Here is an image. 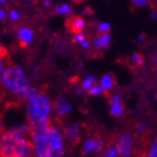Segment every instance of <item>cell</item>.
<instances>
[{"label":"cell","mask_w":157,"mask_h":157,"mask_svg":"<svg viewBox=\"0 0 157 157\" xmlns=\"http://www.w3.org/2000/svg\"><path fill=\"white\" fill-rule=\"evenodd\" d=\"M30 140L34 157H63L65 154L64 135L53 124L32 127Z\"/></svg>","instance_id":"cell-1"},{"label":"cell","mask_w":157,"mask_h":157,"mask_svg":"<svg viewBox=\"0 0 157 157\" xmlns=\"http://www.w3.org/2000/svg\"><path fill=\"white\" fill-rule=\"evenodd\" d=\"M1 157H34L30 136L24 135L15 127L3 131L0 139Z\"/></svg>","instance_id":"cell-2"},{"label":"cell","mask_w":157,"mask_h":157,"mask_svg":"<svg viewBox=\"0 0 157 157\" xmlns=\"http://www.w3.org/2000/svg\"><path fill=\"white\" fill-rule=\"evenodd\" d=\"M52 107V102L45 94L33 91L27 98V118L30 127L48 124Z\"/></svg>","instance_id":"cell-3"},{"label":"cell","mask_w":157,"mask_h":157,"mask_svg":"<svg viewBox=\"0 0 157 157\" xmlns=\"http://www.w3.org/2000/svg\"><path fill=\"white\" fill-rule=\"evenodd\" d=\"M2 84L11 93L17 94L21 98H28L33 93V89H30L29 82L24 74L21 67L17 65H9L1 71Z\"/></svg>","instance_id":"cell-4"},{"label":"cell","mask_w":157,"mask_h":157,"mask_svg":"<svg viewBox=\"0 0 157 157\" xmlns=\"http://www.w3.org/2000/svg\"><path fill=\"white\" fill-rule=\"evenodd\" d=\"M120 157H132L135 151V139L131 134L124 132L118 137L116 141Z\"/></svg>","instance_id":"cell-5"},{"label":"cell","mask_w":157,"mask_h":157,"mask_svg":"<svg viewBox=\"0 0 157 157\" xmlns=\"http://www.w3.org/2000/svg\"><path fill=\"white\" fill-rule=\"evenodd\" d=\"M105 141L100 137H88L81 145V151L84 155L99 154L105 151Z\"/></svg>","instance_id":"cell-6"},{"label":"cell","mask_w":157,"mask_h":157,"mask_svg":"<svg viewBox=\"0 0 157 157\" xmlns=\"http://www.w3.org/2000/svg\"><path fill=\"white\" fill-rule=\"evenodd\" d=\"M63 135L67 143L71 145H76L80 143L82 137L81 126L78 122H69L63 126Z\"/></svg>","instance_id":"cell-7"},{"label":"cell","mask_w":157,"mask_h":157,"mask_svg":"<svg viewBox=\"0 0 157 157\" xmlns=\"http://www.w3.org/2000/svg\"><path fill=\"white\" fill-rule=\"evenodd\" d=\"M72 110V105L65 98L59 97L54 102V112L56 117H64L67 113H70Z\"/></svg>","instance_id":"cell-8"},{"label":"cell","mask_w":157,"mask_h":157,"mask_svg":"<svg viewBox=\"0 0 157 157\" xmlns=\"http://www.w3.org/2000/svg\"><path fill=\"white\" fill-rule=\"evenodd\" d=\"M84 26H85V21L78 16L69 17L67 20H66V27H67V29L71 33L74 34V35L82 34V30L84 29Z\"/></svg>","instance_id":"cell-9"},{"label":"cell","mask_w":157,"mask_h":157,"mask_svg":"<svg viewBox=\"0 0 157 157\" xmlns=\"http://www.w3.org/2000/svg\"><path fill=\"white\" fill-rule=\"evenodd\" d=\"M18 38H19L20 45L25 47V46L29 45L33 40V32L29 28H26V27L20 28L18 30Z\"/></svg>","instance_id":"cell-10"},{"label":"cell","mask_w":157,"mask_h":157,"mask_svg":"<svg viewBox=\"0 0 157 157\" xmlns=\"http://www.w3.org/2000/svg\"><path fill=\"white\" fill-rule=\"evenodd\" d=\"M116 81H115V76L112 74H105L101 78V81H100V85L102 86L103 90L105 91H109L113 88Z\"/></svg>","instance_id":"cell-11"},{"label":"cell","mask_w":157,"mask_h":157,"mask_svg":"<svg viewBox=\"0 0 157 157\" xmlns=\"http://www.w3.org/2000/svg\"><path fill=\"white\" fill-rule=\"evenodd\" d=\"M101 157H120L119 155V151L117 148V145L116 144H109L107 147L105 148V151H102V156Z\"/></svg>","instance_id":"cell-12"},{"label":"cell","mask_w":157,"mask_h":157,"mask_svg":"<svg viewBox=\"0 0 157 157\" xmlns=\"http://www.w3.org/2000/svg\"><path fill=\"white\" fill-rule=\"evenodd\" d=\"M145 157H157V136H155L154 139L151 141Z\"/></svg>","instance_id":"cell-13"},{"label":"cell","mask_w":157,"mask_h":157,"mask_svg":"<svg viewBox=\"0 0 157 157\" xmlns=\"http://www.w3.org/2000/svg\"><path fill=\"white\" fill-rule=\"evenodd\" d=\"M72 11L71 9V7L69 5H66V3H62V5H59V6L55 8V11L54 13L56 15H70Z\"/></svg>","instance_id":"cell-14"},{"label":"cell","mask_w":157,"mask_h":157,"mask_svg":"<svg viewBox=\"0 0 157 157\" xmlns=\"http://www.w3.org/2000/svg\"><path fill=\"white\" fill-rule=\"evenodd\" d=\"M124 105H110V113L113 117H120L124 113Z\"/></svg>","instance_id":"cell-15"},{"label":"cell","mask_w":157,"mask_h":157,"mask_svg":"<svg viewBox=\"0 0 157 157\" xmlns=\"http://www.w3.org/2000/svg\"><path fill=\"white\" fill-rule=\"evenodd\" d=\"M95 83V78L94 76H92V75H88L86 78L83 80V82H82V86H83V89L84 90H90V89L94 85Z\"/></svg>","instance_id":"cell-16"},{"label":"cell","mask_w":157,"mask_h":157,"mask_svg":"<svg viewBox=\"0 0 157 157\" xmlns=\"http://www.w3.org/2000/svg\"><path fill=\"white\" fill-rule=\"evenodd\" d=\"M99 35H105V34L110 33V25L108 23H101L98 26Z\"/></svg>","instance_id":"cell-17"},{"label":"cell","mask_w":157,"mask_h":157,"mask_svg":"<svg viewBox=\"0 0 157 157\" xmlns=\"http://www.w3.org/2000/svg\"><path fill=\"white\" fill-rule=\"evenodd\" d=\"M131 62H134L136 65L140 66L144 64V57L139 53H135V54L131 55Z\"/></svg>","instance_id":"cell-18"},{"label":"cell","mask_w":157,"mask_h":157,"mask_svg":"<svg viewBox=\"0 0 157 157\" xmlns=\"http://www.w3.org/2000/svg\"><path fill=\"white\" fill-rule=\"evenodd\" d=\"M102 92H103V89H102L101 85H93L90 90H89V95H98V94H101Z\"/></svg>","instance_id":"cell-19"},{"label":"cell","mask_w":157,"mask_h":157,"mask_svg":"<svg viewBox=\"0 0 157 157\" xmlns=\"http://www.w3.org/2000/svg\"><path fill=\"white\" fill-rule=\"evenodd\" d=\"M147 128H148V124H146V122H144V121H139V122H137V124H136V129H137V131L139 134L146 132V131H147Z\"/></svg>","instance_id":"cell-20"},{"label":"cell","mask_w":157,"mask_h":157,"mask_svg":"<svg viewBox=\"0 0 157 157\" xmlns=\"http://www.w3.org/2000/svg\"><path fill=\"white\" fill-rule=\"evenodd\" d=\"M100 39H101V42H102L103 48H108L109 43H110V36H109L108 34H105V35H100Z\"/></svg>","instance_id":"cell-21"},{"label":"cell","mask_w":157,"mask_h":157,"mask_svg":"<svg viewBox=\"0 0 157 157\" xmlns=\"http://www.w3.org/2000/svg\"><path fill=\"white\" fill-rule=\"evenodd\" d=\"M110 105H122V99L120 95H112L110 98Z\"/></svg>","instance_id":"cell-22"},{"label":"cell","mask_w":157,"mask_h":157,"mask_svg":"<svg viewBox=\"0 0 157 157\" xmlns=\"http://www.w3.org/2000/svg\"><path fill=\"white\" fill-rule=\"evenodd\" d=\"M136 7H144L147 5L148 0H131Z\"/></svg>","instance_id":"cell-23"},{"label":"cell","mask_w":157,"mask_h":157,"mask_svg":"<svg viewBox=\"0 0 157 157\" xmlns=\"http://www.w3.org/2000/svg\"><path fill=\"white\" fill-rule=\"evenodd\" d=\"M9 17H10V19L13 20V21H17V20L19 19V13H17L16 10H11L9 13Z\"/></svg>","instance_id":"cell-24"},{"label":"cell","mask_w":157,"mask_h":157,"mask_svg":"<svg viewBox=\"0 0 157 157\" xmlns=\"http://www.w3.org/2000/svg\"><path fill=\"white\" fill-rule=\"evenodd\" d=\"M93 45L95 46V48H101V47H103L101 39H100V36H98L97 38L94 39V42H93Z\"/></svg>","instance_id":"cell-25"},{"label":"cell","mask_w":157,"mask_h":157,"mask_svg":"<svg viewBox=\"0 0 157 157\" xmlns=\"http://www.w3.org/2000/svg\"><path fill=\"white\" fill-rule=\"evenodd\" d=\"M85 40V37L83 34H78V35H75V37H74V42L76 43H83Z\"/></svg>","instance_id":"cell-26"},{"label":"cell","mask_w":157,"mask_h":157,"mask_svg":"<svg viewBox=\"0 0 157 157\" xmlns=\"http://www.w3.org/2000/svg\"><path fill=\"white\" fill-rule=\"evenodd\" d=\"M90 44H91V40H90V39H86V40H84V42L82 43V47H83V48H88L89 46H90Z\"/></svg>","instance_id":"cell-27"},{"label":"cell","mask_w":157,"mask_h":157,"mask_svg":"<svg viewBox=\"0 0 157 157\" xmlns=\"http://www.w3.org/2000/svg\"><path fill=\"white\" fill-rule=\"evenodd\" d=\"M0 16H1V19H5V18H6V13H5V11H3V10H1V11H0Z\"/></svg>","instance_id":"cell-28"},{"label":"cell","mask_w":157,"mask_h":157,"mask_svg":"<svg viewBox=\"0 0 157 157\" xmlns=\"http://www.w3.org/2000/svg\"><path fill=\"white\" fill-rule=\"evenodd\" d=\"M44 6L49 7V6H51V1H49V0H45V1H44Z\"/></svg>","instance_id":"cell-29"},{"label":"cell","mask_w":157,"mask_h":157,"mask_svg":"<svg viewBox=\"0 0 157 157\" xmlns=\"http://www.w3.org/2000/svg\"><path fill=\"white\" fill-rule=\"evenodd\" d=\"M73 1H74L75 3H81V2H83L84 0H73Z\"/></svg>","instance_id":"cell-30"},{"label":"cell","mask_w":157,"mask_h":157,"mask_svg":"<svg viewBox=\"0 0 157 157\" xmlns=\"http://www.w3.org/2000/svg\"><path fill=\"white\" fill-rule=\"evenodd\" d=\"M156 17H157V15H155V13H153V15H151V18H153V19H155Z\"/></svg>","instance_id":"cell-31"},{"label":"cell","mask_w":157,"mask_h":157,"mask_svg":"<svg viewBox=\"0 0 157 157\" xmlns=\"http://www.w3.org/2000/svg\"><path fill=\"white\" fill-rule=\"evenodd\" d=\"M155 62H156V64H157V59H155Z\"/></svg>","instance_id":"cell-32"},{"label":"cell","mask_w":157,"mask_h":157,"mask_svg":"<svg viewBox=\"0 0 157 157\" xmlns=\"http://www.w3.org/2000/svg\"><path fill=\"white\" fill-rule=\"evenodd\" d=\"M155 1H156V2H157V0H155Z\"/></svg>","instance_id":"cell-33"}]
</instances>
